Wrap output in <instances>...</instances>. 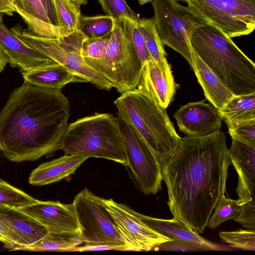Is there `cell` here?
<instances>
[{"label":"cell","mask_w":255,"mask_h":255,"mask_svg":"<svg viewBox=\"0 0 255 255\" xmlns=\"http://www.w3.org/2000/svg\"><path fill=\"white\" fill-rule=\"evenodd\" d=\"M232 138L255 147V119L227 124Z\"/></svg>","instance_id":"836d02e7"},{"label":"cell","mask_w":255,"mask_h":255,"mask_svg":"<svg viewBox=\"0 0 255 255\" xmlns=\"http://www.w3.org/2000/svg\"><path fill=\"white\" fill-rule=\"evenodd\" d=\"M36 201L32 196L0 178V204L19 208Z\"/></svg>","instance_id":"4dcf8cb0"},{"label":"cell","mask_w":255,"mask_h":255,"mask_svg":"<svg viewBox=\"0 0 255 255\" xmlns=\"http://www.w3.org/2000/svg\"><path fill=\"white\" fill-rule=\"evenodd\" d=\"M16 0H0V14L12 16L15 12V5Z\"/></svg>","instance_id":"f35d334b"},{"label":"cell","mask_w":255,"mask_h":255,"mask_svg":"<svg viewBox=\"0 0 255 255\" xmlns=\"http://www.w3.org/2000/svg\"><path fill=\"white\" fill-rule=\"evenodd\" d=\"M0 221L19 239L21 245L17 246L31 245L49 233L45 226L28 215L16 208L2 204H0Z\"/></svg>","instance_id":"e0dca14e"},{"label":"cell","mask_w":255,"mask_h":255,"mask_svg":"<svg viewBox=\"0 0 255 255\" xmlns=\"http://www.w3.org/2000/svg\"><path fill=\"white\" fill-rule=\"evenodd\" d=\"M174 155L162 165L167 204L173 218L202 234L226 190L231 165L227 138L221 130L182 138Z\"/></svg>","instance_id":"6da1fadb"},{"label":"cell","mask_w":255,"mask_h":255,"mask_svg":"<svg viewBox=\"0 0 255 255\" xmlns=\"http://www.w3.org/2000/svg\"><path fill=\"white\" fill-rule=\"evenodd\" d=\"M83 244L80 232L53 233L49 232L37 242L28 246L4 245L10 250L28 251H73Z\"/></svg>","instance_id":"cb8c5ba5"},{"label":"cell","mask_w":255,"mask_h":255,"mask_svg":"<svg viewBox=\"0 0 255 255\" xmlns=\"http://www.w3.org/2000/svg\"><path fill=\"white\" fill-rule=\"evenodd\" d=\"M40 0L46 10L50 22L55 26L61 27L58 18L54 0Z\"/></svg>","instance_id":"74e56055"},{"label":"cell","mask_w":255,"mask_h":255,"mask_svg":"<svg viewBox=\"0 0 255 255\" xmlns=\"http://www.w3.org/2000/svg\"><path fill=\"white\" fill-rule=\"evenodd\" d=\"M89 156L81 154H64L59 158L43 163L30 174L28 182L37 186L58 182L74 173Z\"/></svg>","instance_id":"ffe728a7"},{"label":"cell","mask_w":255,"mask_h":255,"mask_svg":"<svg viewBox=\"0 0 255 255\" xmlns=\"http://www.w3.org/2000/svg\"><path fill=\"white\" fill-rule=\"evenodd\" d=\"M8 62V59L0 48V72H1Z\"/></svg>","instance_id":"ab89813d"},{"label":"cell","mask_w":255,"mask_h":255,"mask_svg":"<svg viewBox=\"0 0 255 255\" xmlns=\"http://www.w3.org/2000/svg\"><path fill=\"white\" fill-rule=\"evenodd\" d=\"M155 26L163 44L180 54L193 66L191 36L198 21L188 6L177 0H152Z\"/></svg>","instance_id":"30bf717a"},{"label":"cell","mask_w":255,"mask_h":255,"mask_svg":"<svg viewBox=\"0 0 255 255\" xmlns=\"http://www.w3.org/2000/svg\"><path fill=\"white\" fill-rule=\"evenodd\" d=\"M137 27L144 39L151 59L167 76L174 78L171 66L166 59L164 45L156 31L153 17L139 19Z\"/></svg>","instance_id":"d4e9b609"},{"label":"cell","mask_w":255,"mask_h":255,"mask_svg":"<svg viewBox=\"0 0 255 255\" xmlns=\"http://www.w3.org/2000/svg\"><path fill=\"white\" fill-rule=\"evenodd\" d=\"M105 207L128 247V251H148L173 240L148 225L128 206L103 198Z\"/></svg>","instance_id":"7c38bea8"},{"label":"cell","mask_w":255,"mask_h":255,"mask_svg":"<svg viewBox=\"0 0 255 255\" xmlns=\"http://www.w3.org/2000/svg\"><path fill=\"white\" fill-rule=\"evenodd\" d=\"M111 36L97 39L83 38L81 53L86 64L93 69L105 56ZM95 70V69H94Z\"/></svg>","instance_id":"f546056e"},{"label":"cell","mask_w":255,"mask_h":255,"mask_svg":"<svg viewBox=\"0 0 255 255\" xmlns=\"http://www.w3.org/2000/svg\"><path fill=\"white\" fill-rule=\"evenodd\" d=\"M15 8L28 29L38 36L55 39L69 34L64 28L50 22L40 0H16Z\"/></svg>","instance_id":"d6986e66"},{"label":"cell","mask_w":255,"mask_h":255,"mask_svg":"<svg viewBox=\"0 0 255 255\" xmlns=\"http://www.w3.org/2000/svg\"><path fill=\"white\" fill-rule=\"evenodd\" d=\"M128 169L136 187L144 195L161 190L162 164L140 135L125 120L118 117Z\"/></svg>","instance_id":"8fae6325"},{"label":"cell","mask_w":255,"mask_h":255,"mask_svg":"<svg viewBox=\"0 0 255 255\" xmlns=\"http://www.w3.org/2000/svg\"><path fill=\"white\" fill-rule=\"evenodd\" d=\"M152 0H138V3L140 5H142L144 4L151 2Z\"/></svg>","instance_id":"b9f144b4"},{"label":"cell","mask_w":255,"mask_h":255,"mask_svg":"<svg viewBox=\"0 0 255 255\" xmlns=\"http://www.w3.org/2000/svg\"><path fill=\"white\" fill-rule=\"evenodd\" d=\"M24 81L45 88L61 89L71 83L87 82L73 71L59 64L45 68L22 72Z\"/></svg>","instance_id":"603a6c76"},{"label":"cell","mask_w":255,"mask_h":255,"mask_svg":"<svg viewBox=\"0 0 255 255\" xmlns=\"http://www.w3.org/2000/svg\"><path fill=\"white\" fill-rule=\"evenodd\" d=\"M70 109L61 89L24 81L0 112V152L14 162L52 156L60 149Z\"/></svg>","instance_id":"7a4b0ae2"},{"label":"cell","mask_w":255,"mask_h":255,"mask_svg":"<svg viewBox=\"0 0 255 255\" xmlns=\"http://www.w3.org/2000/svg\"><path fill=\"white\" fill-rule=\"evenodd\" d=\"M136 104L128 106L123 114L130 124L164 164L180 148L182 138L177 133L165 109L144 90H131Z\"/></svg>","instance_id":"5b68a950"},{"label":"cell","mask_w":255,"mask_h":255,"mask_svg":"<svg viewBox=\"0 0 255 255\" xmlns=\"http://www.w3.org/2000/svg\"><path fill=\"white\" fill-rule=\"evenodd\" d=\"M0 241L5 245H20L18 237L3 223L0 221Z\"/></svg>","instance_id":"8d00e7d4"},{"label":"cell","mask_w":255,"mask_h":255,"mask_svg":"<svg viewBox=\"0 0 255 255\" xmlns=\"http://www.w3.org/2000/svg\"><path fill=\"white\" fill-rule=\"evenodd\" d=\"M178 86L174 78L167 76L151 58L143 66L137 88L146 91L161 107L166 109Z\"/></svg>","instance_id":"ac0fdd59"},{"label":"cell","mask_w":255,"mask_h":255,"mask_svg":"<svg viewBox=\"0 0 255 255\" xmlns=\"http://www.w3.org/2000/svg\"><path fill=\"white\" fill-rule=\"evenodd\" d=\"M237 221L246 229L255 230V201L243 205L241 215Z\"/></svg>","instance_id":"d590c367"},{"label":"cell","mask_w":255,"mask_h":255,"mask_svg":"<svg viewBox=\"0 0 255 255\" xmlns=\"http://www.w3.org/2000/svg\"><path fill=\"white\" fill-rule=\"evenodd\" d=\"M72 203L85 245L105 246L113 250L128 251L103 198L85 188L75 196Z\"/></svg>","instance_id":"ba28073f"},{"label":"cell","mask_w":255,"mask_h":255,"mask_svg":"<svg viewBox=\"0 0 255 255\" xmlns=\"http://www.w3.org/2000/svg\"><path fill=\"white\" fill-rule=\"evenodd\" d=\"M137 215L152 229L172 239L203 250H215L218 247L199 235L189 226L174 218H153L136 212Z\"/></svg>","instance_id":"44dd1931"},{"label":"cell","mask_w":255,"mask_h":255,"mask_svg":"<svg viewBox=\"0 0 255 255\" xmlns=\"http://www.w3.org/2000/svg\"><path fill=\"white\" fill-rule=\"evenodd\" d=\"M60 149L65 154L103 158L124 166L127 161L117 118L95 113L68 125Z\"/></svg>","instance_id":"277c9868"},{"label":"cell","mask_w":255,"mask_h":255,"mask_svg":"<svg viewBox=\"0 0 255 255\" xmlns=\"http://www.w3.org/2000/svg\"><path fill=\"white\" fill-rule=\"evenodd\" d=\"M45 226L50 233H66L79 232L73 203L36 200L32 203L16 208Z\"/></svg>","instance_id":"9a60e30c"},{"label":"cell","mask_w":255,"mask_h":255,"mask_svg":"<svg viewBox=\"0 0 255 255\" xmlns=\"http://www.w3.org/2000/svg\"><path fill=\"white\" fill-rule=\"evenodd\" d=\"M190 44L192 51L234 96L255 93V64L231 38L198 21Z\"/></svg>","instance_id":"3957f363"},{"label":"cell","mask_w":255,"mask_h":255,"mask_svg":"<svg viewBox=\"0 0 255 255\" xmlns=\"http://www.w3.org/2000/svg\"><path fill=\"white\" fill-rule=\"evenodd\" d=\"M219 110L226 124L255 119V93L234 96Z\"/></svg>","instance_id":"484cf974"},{"label":"cell","mask_w":255,"mask_h":255,"mask_svg":"<svg viewBox=\"0 0 255 255\" xmlns=\"http://www.w3.org/2000/svg\"><path fill=\"white\" fill-rule=\"evenodd\" d=\"M11 30L28 45L74 72L99 89L110 90L112 84L99 72L88 65L81 53L83 37L76 31L58 38L38 36L28 28L17 24Z\"/></svg>","instance_id":"52a82bcc"},{"label":"cell","mask_w":255,"mask_h":255,"mask_svg":"<svg viewBox=\"0 0 255 255\" xmlns=\"http://www.w3.org/2000/svg\"><path fill=\"white\" fill-rule=\"evenodd\" d=\"M0 48L12 67L21 73L45 68L59 64L37 49L22 41L6 27L0 14Z\"/></svg>","instance_id":"5bb4252c"},{"label":"cell","mask_w":255,"mask_h":255,"mask_svg":"<svg viewBox=\"0 0 255 255\" xmlns=\"http://www.w3.org/2000/svg\"><path fill=\"white\" fill-rule=\"evenodd\" d=\"M222 241L230 246L244 250L255 251V230L240 229L235 231L220 232Z\"/></svg>","instance_id":"1f68e13d"},{"label":"cell","mask_w":255,"mask_h":255,"mask_svg":"<svg viewBox=\"0 0 255 255\" xmlns=\"http://www.w3.org/2000/svg\"><path fill=\"white\" fill-rule=\"evenodd\" d=\"M201 22L230 38L247 35L255 28V0H183Z\"/></svg>","instance_id":"9c48e42d"},{"label":"cell","mask_w":255,"mask_h":255,"mask_svg":"<svg viewBox=\"0 0 255 255\" xmlns=\"http://www.w3.org/2000/svg\"><path fill=\"white\" fill-rule=\"evenodd\" d=\"M114 21L107 15L88 16L81 15L78 31L85 39H97L111 35Z\"/></svg>","instance_id":"4316f807"},{"label":"cell","mask_w":255,"mask_h":255,"mask_svg":"<svg viewBox=\"0 0 255 255\" xmlns=\"http://www.w3.org/2000/svg\"><path fill=\"white\" fill-rule=\"evenodd\" d=\"M174 117L185 137L204 136L220 130L223 120L218 109L204 101L181 106Z\"/></svg>","instance_id":"4fadbf2b"},{"label":"cell","mask_w":255,"mask_h":255,"mask_svg":"<svg viewBox=\"0 0 255 255\" xmlns=\"http://www.w3.org/2000/svg\"><path fill=\"white\" fill-rule=\"evenodd\" d=\"M114 21L106 53L94 69L123 94L137 88L143 67L132 40L131 20L122 18Z\"/></svg>","instance_id":"8992f818"},{"label":"cell","mask_w":255,"mask_h":255,"mask_svg":"<svg viewBox=\"0 0 255 255\" xmlns=\"http://www.w3.org/2000/svg\"><path fill=\"white\" fill-rule=\"evenodd\" d=\"M242 209L243 205H240L237 200L227 198L223 195L216 204L207 226L214 229L228 220L237 221L241 215Z\"/></svg>","instance_id":"83f0119b"},{"label":"cell","mask_w":255,"mask_h":255,"mask_svg":"<svg viewBox=\"0 0 255 255\" xmlns=\"http://www.w3.org/2000/svg\"><path fill=\"white\" fill-rule=\"evenodd\" d=\"M74 2L79 4H86L88 3V0H71Z\"/></svg>","instance_id":"60d3db41"},{"label":"cell","mask_w":255,"mask_h":255,"mask_svg":"<svg viewBox=\"0 0 255 255\" xmlns=\"http://www.w3.org/2000/svg\"><path fill=\"white\" fill-rule=\"evenodd\" d=\"M106 15L115 21L127 18L137 23L139 16L128 5L126 0H98Z\"/></svg>","instance_id":"d6a6232c"},{"label":"cell","mask_w":255,"mask_h":255,"mask_svg":"<svg viewBox=\"0 0 255 255\" xmlns=\"http://www.w3.org/2000/svg\"><path fill=\"white\" fill-rule=\"evenodd\" d=\"M137 23L131 21V35L135 51L143 67L145 63L151 59V57L144 39L137 28Z\"/></svg>","instance_id":"e575fe53"},{"label":"cell","mask_w":255,"mask_h":255,"mask_svg":"<svg viewBox=\"0 0 255 255\" xmlns=\"http://www.w3.org/2000/svg\"><path fill=\"white\" fill-rule=\"evenodd\" d=\"M229 153L231 164L238 175L236 190L239 204L255 201V147L232 138Z\"/></svg>","instance_id":"2e32d148"},{"label":"cell","mask_w":255,"mask_h":255,"mask_svg":"<svg viewBox=\"0 0 255 255\" xmlns=\"http://www.w3.org/2000/svg\"><path fill=\"white\" fill-rule=\"evenodd\" d=\"M60 25L68 32L78 31L80 4L71 0H54Z\"/></svg>","instance_id":"f1b7e54d"},{"label":"cell","mask_w":255,"mask_h":255,"mask_svg":"<svg viewBox=\"0 0 255 255\" xmlns=\"http://www.w3.org/2000/svg\"><path fill=\"white\" fill-rule=\"evenodd\" d=\"M193 57L192 69L205 96L211 104L218 110L221 109L234 95L193 51Z\"/></svg>","instance_id":"7402d4cb"}]
</instances>
